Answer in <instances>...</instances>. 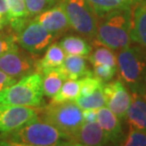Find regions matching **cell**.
I'll use <instances>...</instances> for the list:
<instances>
[{
    "label": "cell",
    "mask_w": 146,
    "mask_h": 146,
    "mask_svg": "<svg viewBox=\"0 0 146 146\" xmlns=\"http://www.w3.org/2000/svg\"><path fill=\"white\" fill-rule=\"evenodd\" d=\"M10 24V15L5 0H0V30Z\"/></svg>",
    "instance_id": "f546056e"
},
{
    "label": "cell",
    "mask_w": 146,
    "mask_h": 146,
    "mask_svg": "<svg viewBox=\"0 0 146 146\" xmlns=\"http://www.w3.org/2000/svg\"><path fill=\"white\" fill-rule=\"evenodd\" d=\"M66 56L60 44H50L46 49L45 56L37 62V71L42 73L51 68H56L62 65Z\"/></svg>",
    "instance_id": "2e32d148"
},
{
    "label": "cell",
    "mask_w": 146,
    "mask_h": 146,
    "mask_svg": "<svg viewBox=\"0 0 146 146\" xmlns=\"http://www.w3.org/2000/svg\"><path fill=\"white\" fill-rule=\"evenodd\" d=\"M132 17L131 8L117 9L98 17L101 21L97 25V40L112 50L129 46L132 41Z\"/></svg>",
    "instance_id": "7a4b0ae2"
},
{
    "label": "cell",
    "mask_w": 146,
    "mask_h": 146,
    "mask_svg": "<svg viewBox=\"0 0 146 146\" xmlns=\"http://www.w3.org/2000/svg\"><path fill=\"white\" fill-rule=\"evenodd\" d=\"M103 91L106 101V106L119 119H124L132 101V94H130L125 84L121 80L107 82L104 84Z\"/></svg>",
    "instance_id": "9c48e42d"
},
{
    "label": "cell",
    "mask_w": 146,
    "mask_h": 146,
    "mask_svg": "<svg viewBox=\"0 0 146 146\" xmlns=\"http://www.w3.org/2000/svg\"><path fill=\"white\" fill-rule=\"evenodd\" d=\"M36 116L35 107L0 104V134L16 129Z\"/></svg>",
    "instance_id": "30bf717a"
},
{
    "label": "cell",
    "mask_w": 146,
    "mask_h": 146,
    "mask_svg": "<svg viewBox=\"0 0 146 146\" xmlns=\"http://www.w3.org/2000/svg\"><path fill=\"white\" fill-rule=\"evenodd\" d=\"M80 80V96H87L91 94L97 89L101 88L104 86V82H102L100 79L96 76H86L83 77Z\"/></svg>",
    "instance_id": "484cf974"
},
{
    "label": "cell",
    "mask_w": 146,
    "mask_h": 146,
    "mask_svg": "<svg viewBox=\"0 0 146 146\" xmlns=\"http://www.w3.org/2000/svg\"><path fill=\"white\" fill-rule=\"evenodd\" d=\"M66 54L81 55L87 56L92 51V46L86 39L79 36H66L64 37L59 43Z\"/></svg>",
    "instance_id": "ffe728a7"
},
{
    "label": "cell",
    "mask_w": 146,
    "mask_h": 146,
    "mask_svg": "<svg viewBox=\"0 0 146 146\" xmlns=\"http://www.w3.org/2000/svg\"><path fill=\"white\" fill-rule=\"evenodd\" d=\"M43 119L68 135V138L84 122L83 110L75 102H51L48 106L44 107Z\"/></svg>",
    "instance_id": "5b68a950"
},
{
    "label": "cell",
    "mask_w": 146,
    "mask_h": 146,
    "mask_svg": "<svg viewBox=\"0 0 146 146\" xmlns=\"http://www.w3.org/2000/svg\"><path fill=\"white\" fill-rule=\"evenodd\" d=\"M143 4H144V5L146 6V0H144V3H143Z\"/></svg>",
    "instance_id": "e575fe53"
},
{
    "label": "cell",
    "mask_w": 146,
    "mask_h": 146,
    "mask_svg": "<svg viewBox=\"0 0 146 146\" xmlns=\"http://www.w3.org/2000/svg\"><path fill=\"white\" fill-rule=\"evenodd\" d=\"M117 65L122 83L133 92L143 94L146 79V53L139 46H127L119 50Z\"/></svg>",
    "instance_id": "277c9868"
},
{
    "label": "cell",
    "mask_w": 146,
    "mask_h": 146,
    "mask_svg": "<svg viewBox=\"0 0 146 146\" xmlns=\"http://www.w3.org/2000/svg\"><path fill=\"white\" fill-rule=\"evenodd\" d=\"M80 80H66L60 90L52 97V103L74 102L80 96Z\"/></svg>",
    "instance_id": "44dd1931"
},
{
    "label": "cell",
    "mask_w": 146,
    "mask_h": 146,
    "mask_svg": "<svg viewBox=\"0 0 146 146\" xmlns=\"http://www.w3.org/2000/svg\"><path fill=\"white\" fill-rule=\"evenodd\" d=\"M69 139L71 145L79 146H99L109 143L98 121H84L81 126L69 137Z\"/></svg>",
    "instance_id": "7c38bea8"
},
{
    "label": "cell",
    "mask_w": 146,
    "mask_h": 146,
    "mask_svg": "<svg viewBox=\"0 0 146 146\" xmlns=\"http://www.w3.org/2000/svg\"><path fill=\"white\" fill-rule=\"evenodd\" d=\"M131 38L146 48V6L144 4L138 6L134 11Z\"/></svg>",
    "instance_id": "ac0fdd59"
},
{
    "label": "cell",
    "mask_w": 146,
    "mask_h": 146,
    "mask_svg": "<svg viewBox=\"0 0 146 146\" xmlns=\"http://www.w3.org/2000/svg\"><path fill=\"white\" fill-rule=\"evenodd\" d=\"M88 60L93 66L99 65H108L113 68H118L115 53L112 49L104 45L103 46H99L96 48L89 56Z\"/></svg>",
    "instance_id": "603a6c76"
},
{
    "label": "cell",
    "mask_w": 146,
    "mask_h": 146,
    "mask_svg": "<svg viewBox=\"0 0 146 146\" xmlns=\"http://www.w3.org/2000/svg\"><path fill=\"white\" fill-rule=\"evenodd\" d=\"M0 145L58 146L71 143L68 135L36 116L16 129L0 134Z\"/></svg>",
    "instance_id": "6da1fadb"
},
{
    "label": "cell",
    "mask_w": 146,
    "mask_h": 146,
    "mask_svg": "<svg viewBox=\"0 0 146 146\" xmlns=\"http://www.w3.org/2000/svg\"><path fill=\"white\" fill-rule=\"evenodd\" d=\"M97 17H101L111 11L127 7L122 0H87Z\"/></svg>",
    "instance_id": "cb8c5ba5"
},
{
    "label": "cell",
    "mask_w": 146,
    "mask_h": 146,
    "mask_svg": "<svg viewBox=\"0 0 146 146\" xmlns=\"http://www.w3.org/2000/svg\"><path fill=\"white\" fill-rule=\"evenodd\" d=\"M16 48H18V46L15 37L7 33H0V56Z\"/></svg>",
    "instance_id": "f1b7e54d"
},
{
    "label": "cell",
    "mask_w": 146,
    "mask_h": 146,
    "mask_svg": "<svg viewBox=\"0 0 146 146\" xmlns=\"http://www.w3.org/2000/svg\"><path fill=\"white\" fill-rule=\"evenodd\" d=\"M5 1L8 7L11 29L19 31L28 22L29 18L26 1L25 0H5Z\"/></svg>",
    "instance_id": "e0dca14e"
},
{
    "label": "cell",
    "mask_w": 146,
    "mask_h": 146,
    "mask_svg": "<svg viewBox=\"0 0 146 146\" xmlns=\"http://www.w3.org/2000/svg\"><path fill=\"white\" fill-rule=\"evenodd\" d=\"M16 81H17L16 78L8 75L7 73H5L4 71L0 70V91L6 89L7 87H9L13 84L15 83Z\"/></svg>",
    "instance_id": "4dcf8cb0"
},
{
    "label": "cell",
    "mask_w": 146,
    "mask_h": 146,
    "mask_svg": "<svg viewBox=\"0 0 146 146\" xmlns=\"http://www.w3.org/2000/svg\"><path fill=\"white\" fill-rule=\"evenodd\" d=\"M145 84H146V79H145Z\"/></svg>",
    "instance_id": "d590c367"
},
{
    "label": "cell",
    "mask_w": 146,
    "mask_h": 146,
    "mask_svg": "<svg viewBox=\"0 0 146 146\" xmlns=\"http://www.w3.org/2000/svg\"><path fill=\"white\" fill-rule=\"evenodd\" d=\"M0 104L35 108L44 106L42 74L38 71L30 73L0 91Z\"/></svg>",
    "instance_id": "3957f363"
},
{
    "label": "cell",
    "mask_w": 146,
    "mask_h": 146,
    "mask_svg": "<svg viewBox=\"0 0 146 146\" xmlns=\"http://www.w3.org/2000/svg\"><path fill=\"white\" fill-rule=\"evenodd\" d=\"M0 70L14 78H21L37 71V62L29 52L21 51L18 48L0 56Z\"/></svg>",
    "instance_id": "ba28073f"
},
{
    "label": "cell",
    "mask_w": 146,
    "mask_h": 146,
    "mask_svg": "<svg viewBox=\"0 0 146 146\" xmlns=\"http://www.w3.org/2000/svg\"><path fill=\"white\" fill-rule=\"evenodd\" d=\"M124 2V4L127 6V7H131V6L138 4L139 2H141V0H122Z\"/></svg>",
    "instance_id": "d6a6232c"
},
{
    "label": "cell",
    "mask_w": 146,
    "mask_h": 146,
    "mask_svg": "<svg viewBox=\"0 0 146 146\" xmlns=\"http://www.w3.org/2000/svg\"><path fill=\"white\" fill-rule=\"evenodd\" d=\"M97 121L106 134L109 142L116 144L118 142H121L123 134L121 119L107 106H103L98 109Z\"/></svg>",
    "instance_id": "4fadbf2b"
},
{
    "label": "cell",
    "mask_w": 146,
    "mask_h": 146,
    "mask_svg": "<svg viewBox=\"0 0 146 146\" xmlns=\"http://www.w3.org/2000/svg\"><path fill=\"white\" fill-rule=\"evenodd\" d=\"M70 28L87 37H96L98 17L87 0H61Z\"/></svg>",
    "instance_id": "8992f818"
},
{
    "label": "cell",
    "mask_w": 146,
    "mask_h": 146,
    "mask_svg": "<svg viewBox=\"0 0 146 146\" xmlns=\"http://www.w3.org/2000/svg\"><path fill=\"white\" fill-rule=\"evenodd\" d=\"M143 96H144V98H145V100H146V94H145V93H143Z\"/></svg>",
    "instance_id": "836d02e7"
},
{
    "label": "cell",
    "mask_w": 146,
    "mask_h": 146,
    "mask_svg": "<svg viewBox=\"0 0 146 146\" xmlns=\"http://www.w3.org/2000/svg\"><path fill=\"white\" fill-rule=\"evenodd\" d=\"M56 35L35 21L27 22L17 31L16 43L31 55H40L52 44Z\"/></svg>",
    "instance_id": "52a82bcc"
},
{
    "label": "cell",
    "mask_w": 146,
    "mask_h": 146,
    "mask_svg": "<svg viewBox=\"0 0 146 146\" xmlns=\"http://www.w3.org/2000/svg\"><path fill=\"white\" fill-rule=\"evenodd\" d=\"M42 74V88L44 96L52 98L59 91L62 84L65 82V78L59 68H51L41 73Z\"/></svg>",
    "instance_id": "d6986e66"
},
{
    "label": "cell",
    "mask_w": 146,
    "mask_h": 146,
    "mask_svg": "<svg viewBox=\"0 0 146 146\" xmlns=\"http://www.w3.org/2000/svg\"><path fill=\"white\" fill-rule=\"evenodd\" d=\"M65 80H78L86 76H92L93 71L87 68L86 59L81 55L68 54L59 68Z\"/></svg>",
    "instance_id": "5bb4252c"
},
{
    "label": "cell",
    "mask_w": 146,
    "mask_h": 146,
    "mask_svg": "<svg viewBox=\"0 0 146 146\" xmlns=\"http://www.w3.org/2000/svg\"><path fill=\"white\" fill-rule=\"evenodd\" d=\"M98 109H86L83 110V118L84 122L97 121Z\"/></svg>",
    "instance_id": "1f68e13d"
},
{
    "label": "cell",
    "mask_w": 146,
    "mask_h": 146,
    "mask_svg": "<svg viewBox=\"0 0 146 146\" xmlns=\"http://www.w3.org/2000/svg\"><path fill=\"white\" fill-rule=\"evenodd\" d=\"M131 129L146 132V100L143 94L133 92L126 117Z\"/></svg>",
    "instance_id": "9a60e30c"
},
{
    "label": "cell",
    "mask_w": 146,
    "mask_h": 146,
    "mask_svg": "<svg viewBox=\"0 0 146 146\" xmlns=\"http://www.w3.org/2000/svg\"><path fill=\"white\" fill-rule=\"evenodd\" d=\"M93 75L99 78L104 83H107L115 76L118 68H113L108 65H99L93 66Z\"/></svg>",
    "instance_id": "83f0119b"
},
{
    "label": "cell",
    "mask_w": 146,
    "mask_h": 146,
    "mask_svg": "<svg viewBox=\"0 0 146 146\" xmlns=\"http://www.w3.org/2000/svg\"><path fill=\"white\" fill-rule=\"evenodd\" d=\"M29 17H34L42 11L51 8L60 0H25Z\"/></svg>",
    "instance_id": "d4e9b609"
},
{
    "label": "cell",
    "mask_w": 146,
    "mask_h": 146,
    "mask_svg": "<svg viewBox=\"0 0 146 146\" xmlns=\"http://www.w3.org/2000/svg\"><path fill=\"white\" fill-rule=\"evenodd\" d=\"M33 21L39 23L46 31L56 36L65 33L70 28V24L61 0L51 8L34 16Z\"/></svg>",
    "instance_id": "8fae6325"
},
{
    "label": "cell",
    "mask_w": 146,
    "mask_h": 146,
    "mask_svg": "<svg viewBox=\"0 0 146 146\" xmlns=\"http://www.w3.org/2000/svg\"><path fill=\"white\" fill-rule=\"evenodd\" d=\"M74 102L82 110L99 109L106 106V101L103 91V87L97 89L96 91L87 96H79Z\"/></svg>",
    "instance_id": "7402d4cb"
},
{
    "label": "cell",
    "mask_w": 146,
    "mask_h": 146,
    "mask_svg": "<svg viewBox=\"0 0 146 146\" xmlns=\"http://www.w3.org/2000/svg\"><path fill=\"white\" fill-rule=\"evenodd\" d=\"M121 144L125 146H146V132L131 129Z\"/></svg>",
    "instance_id": "4316f807"
}]
</instances>
